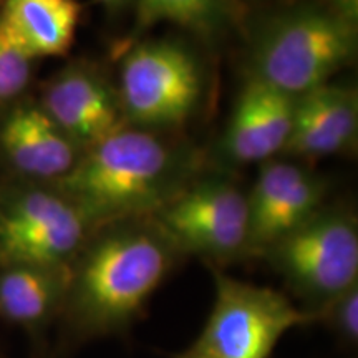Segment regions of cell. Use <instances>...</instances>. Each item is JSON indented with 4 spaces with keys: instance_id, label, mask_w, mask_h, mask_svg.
<instances>
[{
    "instance_id": "2",
    "label": "cell",
    "mask_w": 358,
    "mask_h": 358,
    "mask_svg": "<svg viewBox=\"0 0 358 358\" xmlns=\"http://www.w3.org/2000/svg\"><path fill=\"white\" fill-rule=\"evenodd\" d=\"M198 155L159 131L124 127L87 148L55 189L95 227L150 217L196 179Z\"/></svg>"
},
{
    "instance_id": "11",
    "label": "cell",
    "mask_w": 358,
    "mask_h": 358,
    "mask_svg": "<svg viewBox=\"0 0 358 358\" xmlns=\"http://www.w3.org/2000/svg\"><path fill=\"white\" fill-rule=\"evenodd\" d=\"M357 133V90L329 82L294 100L284 153L308 159L337 155L355 145Z\"/></svg>"
},
{
    "instance_id": "3",
    "label": "cell",
    "mask_w": 358,
    "mask_h": 358,
    "mask_svg": "<svg viewBox=\"0 0 358 358\" xmlns=\"http://www.w3.org/2000/svg\"><path fill=\"white\" fill-rule=\"evenodd\" d=\"M357 52V22L332 7H301L264 27L250 78L297 98L329 83Z\"/></svg>"
},
{
    "instance_id": "19",
    "label": "cell",
    "mask_w": 358,
    "mask_h": 358,
    "mask_svg": "<svg viewBox=\"0 0 358 358\" xmlns=\"http://www.w3.org/2000/svg\"><path fill=\"white\" fill-rule=\"evenodd\" d=\"M100 2L105 3L106 7H118V6H122L124 0H100Z\"/></svg>"
},
{
    "instance_id": "8",
    "label": "cell",
    "mask_w": 358,
    "mask_h": 358,
    "mask_svg": "<svg viewBox=\"0 0 358 358\" xmlns=\"http://www.w3.org/2000/svg\"><path fill=\"white\" fill-rule=\"evenodd\" d=\"M95 229L57 189L17 192L0 209V266L69 267Z\"/></svg>"
},
{
    "instance_id": "4",
    "label": "cell",
    "mask_w": 358,
    "mask_h": 358,
    "mask_svg": "<svg viewBox=\"0 0 358 358\" xmlns=\"http://www.w3.org/2000/svg\"><path fill=\"white\" fill-rule=\"evenodd\" d=\"M214 303L189 347L171 358H268L279 340L315 322L284 292L229 277L211 267Z\"/></svg>"
},
{
    "instance_id": "7",
    "label": "cell",
    "mask_w": 358,
    "mask_h": 358,
    "mask_svg": "<svg viewBox=\"0 0 358 358\" xmlns=\"http://www.w3.org/2000/svg\"><path fill=\"white\" fill-rule=\"evenodd\" d=\"M151 217L182 256L211 267L250 257L248 192L227 179H194Z\"/></svg>"
},
{
    "instance_id": "16",
    "label": "cell",
    "mask_w": 358,
    "mask_h": 358,
    "mask_svg": "<svg viewBox=\"0 0 358 358\" xmlns=\"http://www.w3.org/2000/svg\"><path fill=\"white\" fill-rule=\"evenodd\" d=\"M224 15V0H138L136 30L169 22L187 30L209 34Z\"/></svg>"
},
{
    "instance_id": "17",
    "label": "cell",
    "mask_w": 358,
    "mask_h": 358,
    "mask_svg": "<svg viewBox=\"0 0 358 358\" xmlns=\"http://www.w3.org/2000/svg\"><path fill=\"white\" fill-rule=\"evenodd\" d=\"M317 322H322L343 348L355 350L358 345V284L325 303L317 313Z\"/></svg>"
},
{
    "instance_id": "9",
    "label": "cell",
    "mask_w": 358,
    "mask_h": 358,
    "mask_svg": "<svg viewBox=\"0 0 358 358\" xmlns=\"http://www.w3.org/2000/svg\"><path fill=\"white\" fill-rule=\"evenodd\" d=\"M324 199L325 185L315 174L289 161H266L248 192L250 257L308 221Z\"/></svg>"
},
{
    "instance_id": "13",
    "label": "cell",
    "mask_w": 358,
    "mask_h": 358,
    "mask_svg": "<svg viewBox=\"0 0 358 358\" xmlns=\"http://www.w3.org/2000/svg\"><path fill=\"white\" fill-rule=\"evenodd\" d=\"M0 146L12 166L27 176L58 181L83 150L40 105L15 106L0 127Z\"/></svg>"
},
{
    "instance_id": "5",
    "label": "cell",
    "mask_w": 358,
    "mask_h": 358,
    "mask_svg": "<svg viewBox=\"0 0 358 358\" xmlns=\"http://www.w3.org/2000/svg\"><path fill=\"white\" fill-rule=\"evenodd\" d=\"M301 308L315 317L325 303L358 284V224L350 211L322 208L261 254Z\"/></svg>"
},
{
    "instance_id": "6",
    "label": "cell",
    "mask_w": 358,
    "mask_h": 358,
    "mask_svg": "<svg viewBox=\"0 0 358 358\" xmlns=\"http://www.w3.org/2000/svg\"><path fill=\"white\" fill-rule=\"evenodd\" d=\"M203 70L186 45L146 40L129 48L116 88L128 127L151 129L185 124L203 98Z\"/></svg>"
},
{
    "instance_id": "10",
    "label": "cell",
    "mask_w": 358,
    "mask_h": 358,
    "mask_svg": "<svg viewBox=\"0 0 358 358\" xmlns=\"http://www.w3.org/2000/svg\"><path fill=\"white\" fill-rule=\"evenodd\" d=\"M40 106L83 151L128 127L118 92L88 65L62 70L45 88Z\"/></svg>"
},
{
    "instance_id": "15",
    "label": "cell",
    "mask_w": 358,
    "mask_h": 358,
    "mask_svg": "<svg viewBox=\"0 0 358 358\" xmlns=\"http://www.w3.org/2000/svg\"><path fill=\"white\" fill-rule=\"evenodd\" d=\"M69 267L10 266L0 272V317L38 329L64 307Z\"/></svg>"
},
{
    "instance_id": "18",
    "label": "cell",
    "mask_w": 358,
    "mask_h": 358,
    "mask_svg": "<svg viewBox=\"0 0 358 358\" xmlns=\"http://www.w3.org/2000/svg\"><path fill=\"white\" fill-rule=\"evenodd\" d=\"M34 57L0 27V103L20 96L32 75Z\"/></svg>"
},
{
    "instance_id": "1",
    "label": "cell",
    "mask_w": 358,
    "mask_h": 358,
    "mask_svg": "<svg viewBox=\"0 0 358 358\" xmlns=\"http://www.w3.org/2000/svg\"><path fill=\"white\" fill-rule=\"evenodd\" d=\"M182 257L153 217L103 224L69 266L65 315L77 343L124 337Z\"/></svg>"
},
{
    "instance_id": "14",
    "label": "cell",
    "mask_w": 358,
    "mask_h": 358,
    "mask_svg": "<svg viewBox=\"0 0 358 358\" xmlns=\"http://www.w3.org/2000/svg\"><path fill=\"white\" fill-rule=\"evenodd\" d=\"M80 15L77 0H3L0 27L30 57H62L75 42Z\"/></svg>"
},
{
    "instance_id": "12",
    "label": "cell",
    "mask_w": 358,
    "mask_h": 358,
    "mask_svg": "<svg viewBox=\"0 0 358 358\" xmlns=\"http://www.w3.org/2000/svg\"><path fill=\"white\" fill-rule=\"evenodd\" d=\"M294 100L249 77L224 136L227 156L237 163H266L284 153L292 128Z\"/></svg>"
}]
</instances>
